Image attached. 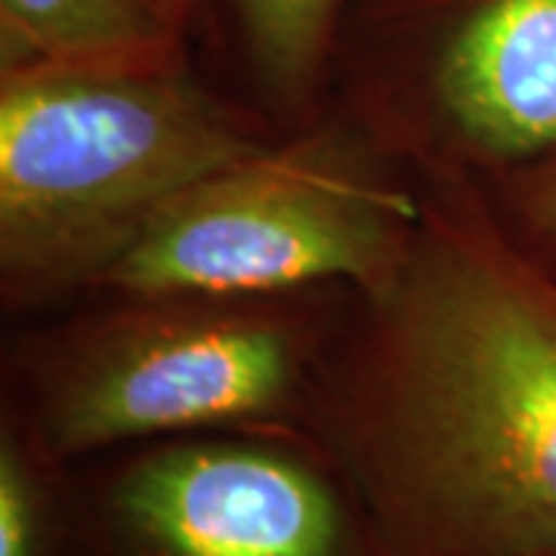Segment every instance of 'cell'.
Here are the masks:
<instances>
[{"label": "cell", "mask_w": 556, "mask_h": 556, "mask_svg": "<svg viewBox=\"0 0 556 556\" xmlns=\"http://www.w3.org/2000/svg\"><path fill=\"white\" fill-rule=\"evenodd\" d=\"M20 420L0 433V556H75V495Z\"/></svg>", "instance_id": "obj_9"}, {"label": "cell", "mask_w": 556, "mask_h": 556, "mask_svg": "<svg viewBox=\"0 0 556 556\" xmlns=\"http://www.w3.org/2000/svg\"><path fill=\"white\" fill-rule=\"evenodd\" d=\"M514 186V239L551 273H556V159L517 170Z\"/></svg>", "instance_id": "obj_10"}, {"label": "cell", "mask_w": 556, "mask_h": 556, "mask_svg": "<svg viewBox=\"0 0 556 556\" xmlns=\"http://www.w3.org/2000/svg\"><path fill=\"white\" fill-rule=\"evenodd\" d=\"M201 7H204V0H164V10H167V16H170L179 35L186 31V25L192 22Z\"/></svg>", "instance_id": "obj_11"}, {"label": "cell", "mask_w": 556, "mask_h": 556, "mask_svg": "<svg viewBox=\"0 0 556 556\" xmlns=\"http://www.w3.org/2000/svg\"><path fill=\"white\" fill-rule=\"evenodd\" d=\"M260 149L179 56L3 68V285L35 298L102 278L177 195Z\"/></svg>", "instance_id": "obj_2"}, {"label": "cell", "mask_w": 556, "mask_h": 556, "mask_svg": "<svg viewBox=\"0 0 556 556\" xmlns=\"http://www.w3.org/2000/svg\"><path fill=\"white\" fill-rule=\"evenodd\" d=\"M294 334L248 313H155L60 362L20 424L60 464L139 442L278 427L303 412Z\"/></svg>", "instance_id": "obj_5"}, {"label": "cell", "mask_w": 556, "mask_h": 556, "mask_svg": "<svg viewBox=\"0 0 556 556\" xmlns=\"http://www.w3.org/2000/svg\"><path fill=\"white\" fill-rule=\"evenodd\" d=\"M72 495L75 556H383L334 464L288 424L127 445Z\"/></svg>", "instance_id": "obj_4"}, {"label": "cell", "mask_w": 556, "mask_h": 556, "mask_svg": "<svg viewBox=\"0 0 556 556\" xmlns=\"http://www.w3.org/2000/svg\"><path fill=\"white\" fill-rule=\"evenodd\" d=\"M365 294L303 430L383 556H556V273L442 195Z\"/></svg>", "instance_id": "obj_1"}, {"label": "cell", "mask_w": 556, "mask_h": 556, "mask_svg": "<svg viewBox=\"0 0 556 556\" xmlns=\"http://www.w3.org/2000/svg\"><path fill=\"white\" fill-rule=\"evenodd\" d=\"M420 204L334 139L260 149L189 186L102 281L137 298L269 294L350 278L375 291L415 236Z\"/></svg>", "instance_id": "obj_3"}, {"label": "cell", "mask_w": 556, "mask_h": 556, "mask_svg": "<svg viewBox=\"0 0 556 556\" xmlns=\"http://www.w3.org/2000/svg\"><path fill=\"white\" fill-rule=\"evenodd\" d=\"M263 90L281 105L316 93L334 60L353 0H232Z\"/></svg>", "instance_id": "obj_8"}, {"label": "cell", "mask_w": 556, "mask_h": 556, "mask_svg": "<svg viewBox=\"0 0 556 556\" xmlns=\"http://www.w3.org/2000/svg\"><path fill=\"white\" fill-rule=\"evenodd\" d=\"M179 40L164 0H0L3 68L174 60Z\"/></svg>", "instance_id": "obj_7"}, {"label": "cell", "mask_w": 556, "mask_h": 556, "mask_svg": "<svg viewBox=\"0 0 556 556\" xmlns=\"http://www.w3.org/2000/svg\"><path fill=\"white\" fill-rule=\"evenodd\" d=\"M343 38L439 155L495 170L556 159V0H353Z\"/></svg>", "instance_id": "obj_6"}]
</instances>
